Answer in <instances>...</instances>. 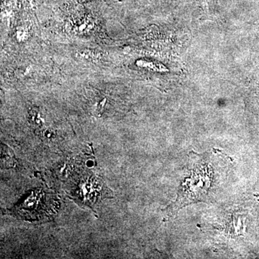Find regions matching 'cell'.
<instances>
[{
  "instance_id": "6da1fadb",
  "label": "cell",
  "mask_w": 259,
  "mask_h": 259,
  "mask_svg": "<svg viewBox=\"0 0 259 259\" xmlns=\"http://www.w3.org/2000/svg\"><path fill=\"white\" fill-rule=\"evenodd\" d=\"M54 200L51 194L34 190L13 211L16 216L27 221H39L54 212Z\"/></svg>"
}]
</instances>
